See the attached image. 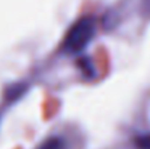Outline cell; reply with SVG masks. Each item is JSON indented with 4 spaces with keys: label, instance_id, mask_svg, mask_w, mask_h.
I'll return each mask as SVG.
<instances>
[{
    "label": "cell",
    "instance_id": "obj_4",
    "mask_svg": "<svg viewBox=\"0 0 150 149\" xmlns=\"http://www.w3.org/2000/svg\"><path fill=\"white\" fill-rule=\"evenodd\" d=\"M136 146L139 149H150V133L139 136L136 139Z\"/></svg>",
    "mask_w": 150,
    "mask_h": 149
},
{
    "label": "cell",
    "instance_id": "obj_3",
    "mask_svg": "<svg viewBox=\"0 0 150 149\" xmlns=\"http://www.w3.org/2000/svg\"><path fill=\"white\" fill-rule=\"evenodd\" d=\"M79 66L82 67V72H83V75L85 76H88V78H92L93 76V69H92V64H91V60L89 58H80L79 60Z\"/></svg>",
    "mask_w": 150,
    "mask_h": 149
},
{
    "label": "cell",
    "instance_id": "obj_2",
    "mask_svg": "<svg viewBox=\"0 0 150 149\" xmlns=\"http://www.w3.org/2000/svg\"><path fill=\"white\" fill-rule=\"evenodd\" d=\"M37 149H67V143L63 138L52 136V138H48L47 140H44Z\"/></svg>",
    "mask_w": 150,
    "mask_h": 149
},
{
    "label": "cell",
    "instance_id": "obj_1",
    "mask_svg": "<svg viewBox=\"0 0 150 149\" xmlns=\"http://www.w3.org/2000/svg\"><path fill=\"white\" fill-rule=\"evenodd\" d=\"M95 32H96L95 19L91 16H85L71 25V28L69 29V32L64 38L63 48L69 54L80 53L89 44V41L95 37Z\"/></svg>",
    "mask_w": 150,
    "mask_h": 149
}]
</instances>
